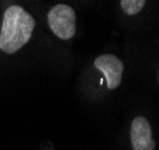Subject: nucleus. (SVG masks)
Instances as JSON below:
<instances>
[{
    "mask_svg": "<svg viewBox=\"0 0 159 150\" xmlns=\"http://www.w3.org/2000/svg\"><path fill=\"white\" fill-rule=\"evenodd\" d=\"M130 141L134 150H145L153 141L152 128L145 117H136L130 126Z\"/></svg>",
    "mask_w": 159,
    "mask_h": 150,
    "instance_id": "4",
    "label": "nucleus"
},
{
    "mask_svg": "<svg viewBox=\"0 0 159 150\" xmlns=\"http://www.w3.org/2000/svg\"><path fill=\"white\" fill-rule=\"evenodd\" d=\"M95 67L105 77L108 89L114 90L120 87L123 73V63L112 54H103L96 58Z\"/></svg>",
    "mask_w": 159,
    "mask_h": 150,
    "instance_id": "3",
    "label": "nucleus"
},
{
    "mask_svg": "<svg viewBox=\"0 0 159 150\" xmlns=\"http://www.w3.org/2000/svg\"><path fill=\"white\" fill-rule=\"evenodd\" d=\"M158 79H159V73H158Z\"/></svg>",
    "mask_w": 159,
    "mask_h": 150,
    "instance_id": "6",
    "label": "nucleus"
},
{
    "mask_svg": "<svg viewBox=\"0 0 159 150\" xmlns=\"http://www.w3.org/2000/svg\"><path fill=\"white\" fill-rule=\"evenodd\" d=\"M48 24L59 39L71 40L75 34V12L68 5H55L48 12Z\"/></svg>",
    "mask_w": 159,
    "mask_h": 150,
    "instance_id": "2",
    "label": "nucleus"
},
{
    "mask_svg": "<svg viewBox=\"0 0 159 150\" xmlns=\"http://www.w3.org/2000/svg\"><path fill=\"white\" fill-rule=\"evenodd\" d=\"M120 4H121L122 10L127 15L133 16V15L139 13L143 10L145 4H146V1L145 0H121Z\"/></svg>",
    "mask_w": 159,
    "mask_h": 150,
    "instance_id": "5",
    "label": "nucleus"
},
{
    "mask_svg": "<svg viewBox=\"0 0 159 150\" xmlns=\"http://www.w3.org/2000/svg\"><path fill=\"white\" fill-rule=\"evenodd\" d=\"M35 19L22 6L12 5L4 12L0 29V49L6 54L18 52L31 39Z\"/></svg>",
    "mask_w": 159,
    "mask_h": 150,
    "instance_id": "1",
    "label": "nucleus"
}]
</instances>
